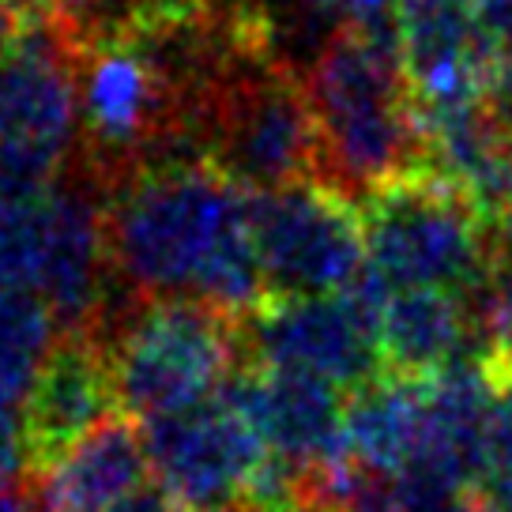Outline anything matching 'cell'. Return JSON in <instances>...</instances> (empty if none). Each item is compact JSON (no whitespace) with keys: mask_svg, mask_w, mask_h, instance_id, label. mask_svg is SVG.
I'll list each match as a JSON object with an SVG mask.
<instances>
[{"mask_svg":"<svg viewBox=\"0 0 512 512\" xmlns=\"http://www.w3.org/2000/svg\"><path fill=\"white\" fill-rule=\"evenodd\" d=\"M497 234H501V245L512 249V189H509V200H505L501 215H497Z\"/></svg>","mask_w":512,"mask_h":512,"instance_id":"83f0119b","label":"cell"},{"mask_svg":"<svg viewBox=\"0 0 512 512\" xmlns=\"http://www.w3.org/2000/svg\"><path fill=\"white\" fill-rule=\"evenodd\" d=\"M147 471L144 430L128 415H113L42 471L34 494L42 512H110L121 497L144 486Z\"/></svg>","mask_w":512,"mask_h":512,"instance_id":"5bb4252c","label":"cell"},{"mask_svg":"<svg viewBox=\"0 0 512 512\" xmlns=\"http://www.w3.org/2000/svg\"><path fill=\"white\" fill-rule=\"evenodd\" d=\"M110 512H185V505H181L166 486L147 479L140 490H132L128 497H121Z\"/></svg>","mask_w":512,"mask_h":512,"instance_id":"603a6c76","label":"cell"},{"mask_svg":"<svg viewBox=\"0 0 512 512\" xmlns=\"http://www.w3.org/2000/svg\"><path fill=\"white\" fill-rule=\"evenodd\" d=\"M83 42L57 16L23 23L0 53V140L76 151Z\"/></svg>","mask_w":512,"mask_h":512,"instance_id":"30bf717a","label":"cell"},{"mask_svg":"<svg viewBox=\"0 0 512 512\" xmlns=\"http://www.w3.org/2000/svg\"><path fill=\"white\" fill-rule=\"evenodd\" d=\"M223 396L260 433L268 452L298 467L302 475H324L351 460L343 437L347 392H339L336 384L253 366L238 369L226 381Z\"/></svg>","mask_w":512,"mask_h":512,"instance_id":"8fae6325","label":"cell"},{"mask_svg":"<svg viewBox=\"0 0 512 512\" xmlns=\"http://www.w3.org/2000/svg\"><path fill=\"white\" fill-rule=\"evenodd\" d=\"M317 125V181L351 200L422 170V128L396 23H343L302 76Z\"/></svg>","mask_w":512,"mask_h":512,"instance_id":"7a4b0ae2","label":"cell"},{"mask_svg":"<svg viewBox=\"0 0 512 512\" xmlns=\"http://www.w3.org/2000/svg\"><path fill=\"white\" fill-rule=\"evenodd\" d=\"M16 34H19L16 0H0V53L16 42Z\"/></svg>","mask_w":512,"mask_h":512,"instance_id":"d4e9b609","label":"cell"},{"mask_svg":"<svg viewBox=\"0 0 512 512\" xmlns=\"http://www.w3.org/2000/svg\"><path fill=\"white\" fill-rule=\"evenodd\" d=\"M448 512H505L501 509V501H494V497L486 494V490H475V494H467V497H460V501H456V505H452V509Z\"/></svg>","mask_w":512,"mask_h":512,"instance_id":"484cf974","label":"cell"},{"mask_svg":"<svg viewBox=\"0 0 512 512\" xmlns=\"http://www.w3.org/2000/svg\"><path fill=\"white\" fill-rule=\"evenodd\" d=\"M362 223L366 272L388 294L430 287L464 294L471 302L505 249L497 226L426 166L369 192L362 200Z\"/></svg>","mask_w":512,"mask_h":512,"instance_id":"277c9868","label":"cell"},{"mask_svg":"<svg viewBox=\"0 0 512 512\" xmlns=\"http://www.w3.org/2000/svg\"><path fill=\"white\" fill-rule=\"evenodd\" d=\"M471 317L482 343V362L494 388L512 384V249H501L486 283L471 298Z\"/></svg>","mask_w":512,"mask_h":512,"instance_id":"e0dca14e","label":"cell"},{"mask_svg":"<svg viewBox=\"0 0 512 512\" xmlns=\"http://www.w3.org/2000/svg\"><path fill=\"white\" fill-rule=\"evenodd\" d=\"M0 512H38V494H31L23 482L0 486Z\"/></svg>","mask_w":512,"mask_h":512,"instance_id":"cb8c5ba5","label":"cell"},{"mask_svg":"<svg viewBox=\"0 0 512 512\" xmlns=\"http://www.w3.org/2000/svg\"><path fill=\"white\" fill-rule=\"evenodd\" d=\"M384 302L388 290L369 272L343 294L264 298L256 313L241 320V343L260 369L305 373L351 396L384 373L377 351Z\"/></svg>","mask_w":512,"mask_h":512,"instance_id":"8992f818","label":"cell"},{"mask_svg":"<svg viewBox=\"0 0 512 512\" xmlns=\"http://www.w3.org/2000/svg\"><path fill=\"white\" fill-rule=\"evenodd\" d=\"M392 23L418 110L494 102V42L471 0H396Z\"/></svg>","mask_w":512,"mask_h":512,"instance_id":"9c48e42d","label":"cell"},{"mask_svg":"<svg viewBox=\"0 0 512 512\" xmlns=\"http://www.w3.org/2000/svg\"><path fill=\"white\" fill-rule=\"evenodd\" d=\"M106 245L125 298H196L230 320L268 298L253 192L200 155L144 162L106 185Z\"/></svg>","mask_w":512,"mask_h":512,"instance_id":"6da1fadb","label":"cell"},{"mask_svg":"<svg viewBox=\"0 0 512 512\" xmlns=\"http://www.w3.org/2000/svg\"><path fill=\"white\" fill-rule=\"evenodd\" d=\"M49 4H53V16L61 19L87 49L95 38L117 31L136 12L140 0H49Z\"/></svg>","mask_w":512,"mask_h":512,"instance_id":"ffe728a7","label":"cell"},{"mask_svg":"<svg viewBox=\"0 0 512 512\" xmlns=\"http://www.w3.org/2000/svg\"><path fill=\"white\" fill-rule=\"evenodd\" d=\"M426 388L422 381L381 373L347 396L343 437L347 456L369 475H400L422 448Z\"/></svg>","mask_w":512,"mask_h":512,"instance_id":"9a60e30c","label":"cell"},{"mask_svg":"<svg viewBox=\"0 0 512 512\" xmlns=\"http://www.w3.org/2000/svg\"><path fill=\"white\" fill-rule=\"evenodd\" d=\"M512 490V384L497 388L490 422H486V494L501 497Z\"/></svg>","mask_w":512,"mask_h":512,"instance_id":"44dd1931","label":"cell"},{"mask_svg":"<svg viewBox=\"0 0 512 512\" xmlns=\"http://www.w3.org/2000/svg\"><path fill=\"white\" fill-rule=\"evenodd\" d=\"M200 151L249 192L317 181V125L302 76L275 53L238 64L204 106Z\"/></svg>","mask_w":512,"mask_h":512,"instance_id":"5b68a950","label":"cell"},{"mask_svg":"<svg viewBox=\"0 0 512 512\" xmlns=\"http://www.w3.org/2000/svg\"><path fill=\"white\" fill-rule=\"evenodd\" d=\"M155 482L189 512L241 505L249 482L272 456L260 433L223 392L211 400L144 422Z\"/></svg>","mask_w":512,"mask_h":512,"instance_id":"ba28073f","label":"cell"},{"mask_svg":"<svg viewBox=\"0 0 512 512\" xmlns=\"http://www.w3.org/2000/svg\"><path fill=\"white\" fill-rule=\"evenodd\" d=\"M253 241L268 298L343 294L366 272L362 204L324 181L253 192Z\"/></svg>","mask_w":512,"mask_h":512,"instance_id":"52a82bcc","label":"cell"},{"mask_svg":"<svg viewBox=\"0 0 512 512\" xmlns=\"http://www.w3.org/2000/svg\"><path fill=\"white\" fill-rule=\"evenodd\" d=\"M200 512H249L245 505H219V509H200Z\"/></svg>","mask_w":512,"mask_h":512,"instance_id":"f1b7e54d","label":"cell"},{"mask_svg":"<svg viewBox=\"0 0 512 512\" xmlns=\"http://www.w3.org/2000/svg\"><path fill=\"white\" fill-rule=\"evenodd\" d=\"M479 339L471 302L452 290H392L377 320V351L381 366L392 377L426 381L452 362L467 358Z\"/></svg>","mask_w":512,"mask_h":512,"instance_id":"4fadbf2b","label":"cell"},{"mask_svg":"<svg viewBox=\"0 0 512 512\" xmlns=\"http://www.w3.org/2000/svg\"><path fill=\"white\" fill-rule=\"evenodd\" d=\"M46 196L31 204H0V287L34 290L42 256Z\"/></svg>","mask_w":512,"mask_h":512,"instance_id":"d6986e66","label":"cell"},{"mask_svg":"<svg viewBox=\"0 0 512 512\" xmlns=\"http://www.w3.org/2000/svg\"><path fill=\"white\" fill-rule=\"evenodd\" d=\"M61 324L34 290L0 287V403L23 407L53 347Z\"/></svg>","mask_w":512,"mask_h":512,"instance_id":"2e32d148","label":"cell"},{"mask_svg":"<svg viewBox=\"0 0 512 512\" xmlns=\"http://www.w3.org/2000/svg\"><path fill=\"white\" fill-rule=\"evenodd\" d=\"M27 471H34V456L23 407H4L0 403V486L23 482Z\"/></svg>","mask_w":512,"mask_h":512,"instance_id":"7402d4cb","label":"cell"},{"mask_svg":"<svg viewBox=\"0 0 512 512\" xmlns=\"http://www.w3.org/2000/svg\"><path fill=\"white\" fill-rule=\"evenodd\" d=\"M72 151L27 140H0V204H31L61 185Z\"/></svg>","mask_w":512,"mask_h":512,"instance_id":"ac0fdd59","label":"cell"},{"mask_svg":"<svg viewBox=\"0 0 512 512\" xmlns=\"http://www.w3.org/2000/svg\"><path fill=\"white\" fill-rule=\"evenodd\" d=\"M249 512H332V509H324L313 497H294V501H283V505H272V509H249Z\"/></svg>","mask_w":512,"mask_h":512,"instance_id":"4316f807","label":"cell"},{"mask_svg":"<svg viewBox=\"0 0 512 512\" xmlns=\"http://www.w3.org/2000/svg\"><path fill=\"white\" fill-rule=\"evenodd\" d=\"M91 339L110 358L117 407L162 418L219 396L241 369V320L196 298H132L113 305Z\"/></svg>","mask_w":512,"mask_h":512,"instance_id":"3957f363","label":"cell"},{"mask_svg":"<svg viewBox=\"0 0 512 512\" xmlns=\"http://www.w3.org/2000/svg\"><path fill=\"white\" fill-rule=\"evenodd\" d=\"M113 415L117 392L102 343L91 336H61L23 403L34 471L42 475Z\"/></svg>","mask_w":512,"mask_h":512,"instance_id":"7c38bea8","label":"cell"}]
</instances>
